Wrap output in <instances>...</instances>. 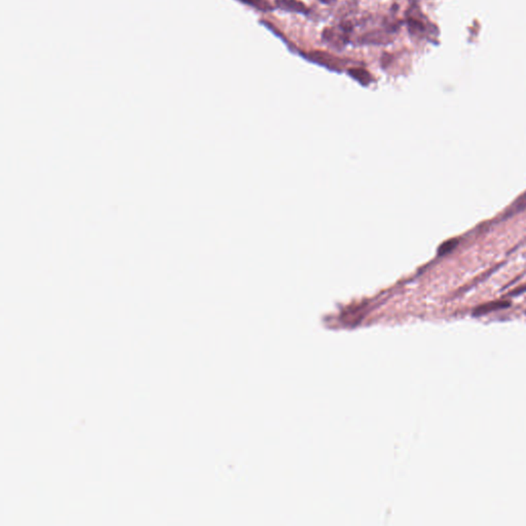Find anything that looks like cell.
Here are the masks:
<instances>
[{
  "label": "cell",
  "mask_w": 526,
  "mask_h": 526,
  "mask_svg": "<svg viewBox=\"0 0 526 526\" xmlns=\"http://www.w3.org/2000/svg\"><path fill=\"white\" fill-rule=\"evenodd\" d=\"M398 4L394 3L388 14L381 17L362 16L357 18L356 31L353 37L354 47H387L392 45L404 24L397 18Z\"/></svg>",
  "instance_id": "6da1fadb"
},
{
  "label": "cell",
  "mask_w": 526,
  "mask_h": 526,
  "mask_svg": "<svg viewBox=\"0 0 526 526\" xmlns=\"http://www.w3.org/2000/svg\"><path fill=\"white\" fill-rule=\"evenodd\" d=\"M352 10L346 12L338 18V21L331 26L326 27L322 31L321 39L322 43L330 49L335 51H344L348 45H352L353 37L356 31V20L355 17H350Z\"/></svg>",
  "instance_id": "7a4b0ae2"
},
{
  "label": "cell",
  "mask_w": 526,
  "mask_h": 526,
  "mask_svg": "<svg viewBox=\"0 0 526 526\" xmlns=\"http://www.w3.org/2000/svg\"><path fill=\"white\" fill-rule=\"evenodd\" d=\"M293 54L300 56L302 59L310 63L315 64L331 71V72L341 73L346 71V69L350 66L360 64V62L354 61V60L344 59V58L337 57L333 54L324 51H300L297 47L294 49Z\"/></svg>",
  "instance_id": "3957f363"
},
{
  "label": "cell",
  "mask_w": 526,
  "mask_h": 526,
  "mask_svg": "<svg viewBox=\"0 0 526 526\" xmlns=\"http://www.w3.org/2000/svg\"><path fill=\"white\" fill-rule=\"evenodd\" d=\"M403 22L406 24L407 30L411 36L425 37L431 32L430 25L427 24L423 14L415 3H411L408 6L405 12V19Z\"/></svg>",
  "instance_id": "277c9868"
},
{
  "label": "cell",
  "mask_w": 526,
  "mask_h": 526,
  "mask_svg": "<svg viewBox=\"0 0 526 526\" xmlns=\"http://www.w3.org/2000/svg\"><path fill=\"white\" fill-rule=\"evenodd\" d=\"M275 10L306 17H311L313 12L312 8L302 0H275Z\"/></svg>",
  "instance_id": "5b68a950"
},
{
  "label": "cell",
  "mask_w": 526,
  "mask_h": 526,
  "mask_svg": "<svg viewBox=\"0 0 526 526\" xmlns=\"http://www.w3.org/2000/svg\"><path fill=\"white\" fill-rule=\"evenodd\" d=\"M361 64V63H360ZM360 64L357 65L350 66V68L346 69V74L354 79L357 83H360L363 87H369L372 85L375 81L373 75L369 72L368 69L365 68L364 66H361Z\"/></svg>",
  "instance_id": "8992f818"
},
{
  "label": "cell",
  "mask_w": 526,
  "mask_h": 526,
  "mask_svg": "<svg viewBox=\"0 0 526 526\" xmlns=\"http://www.w3.org/2000/svg\"><path fill=\"white\" fill-rule=\"evenodd\" d=\"M511 306V302L508 300H494V302H486L477 306L473 311L474 317H481L484 315L490 314V313L498 312V311L505 310Z\"/></svg>",
  "instance_id": "52a82bcc"
},
{
  "label": "cell",
  "mask_w": 526,
  "mask_h": 526,
  "mask_svg": "<svg viewBox=\"0 0 526 526\" xmlns=\"http://www.w3.org/2000/svg\"><path fill=\"white\" fill-rule=\"evenodd\" d=\"M235 1L240 2L244 6H249L257 12H264V14L275 10V4L271 3L269 0H235Z\"/></svg>",
  "instance_id": "ba28073f"
},
{
  "label": "cell",
  "mask_w": 526,
  "mask_h": 526,
  "mask_svg": "<svg viewBox=\"0 0 526 526\" xmlns=\"http://www.w3.org/2000/svg\"><path fill=\"white\" fill-rule=\"evenodd\" d=\"M526 209V193L520 196L512 204L510 208L507 209L505 214L503 215V219H508L510 217L514 216V215L518 214L521 211Z\"/></svg>",
  "instance_id": "9c48e42d"
},
{
  "label": "cell",
  "mask_w": 526,
  "mask_h": 526,
  "mask_svg": "<svg viewBox=\"0 0 526 526\" xmlns=\"http://www.w3.org/2000/svg\"><path fill=\"white\" fill-rule=\"evenodd\" d=\"M458 245L459 241L456 239L446 241L445 243H443L440 246L439 250H438V253H439V255H446V254L450 253L452 250L456 249V248L458 247Z\"/></svg>",
  "instance_id": "30bf717a"
},
{
  "label": "cell",
  "mask_w": 526,
  "mask_h": 526,
  "mask_svg": "<svg viewBox=\"0 0 526 526\" xmlns=\"http://www.w3.org/2000/svg\"><path fill=\"white\" fill-rule=\"evenodd\" d=\"M526 293V285H521L519 287L515 288L512 291L509 292L508 295L510 297H516V296L523 295Z\"/></svg>",
  "instance_id": "8fae6325"
},
{
  "label": "cell",
  "mask_w": 526,
  "mask_h": 526,
  "mask_svg": "<svg viewBox=\"0 0 526 526\" xmlns=\"http://www.w3.org/2000/svg\"><path fill=\"white\" fill-rule=\"evenodd\" d=\"M317 1L320 2L321 4H324V6H333L338 0H317Z\"/></svg>",
  "instance_id": "7c38bea8"
}]
</instances>
